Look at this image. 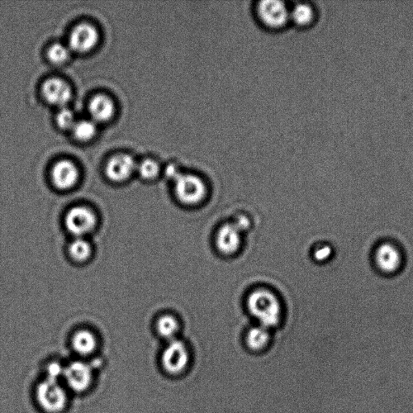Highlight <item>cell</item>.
<instances>
[{
    "instance_id": "obj_17",
    "label": "cell",
    "mask_w": 413,
    "mask_h": 413,
    "mask_svg": "<svg viewBox=\"0 0 413 413\" xmlns=\"http://www.w3.org/2000/svg\"><path fill=\"white\" fill-rule=\"evenodd\" d=\"M245 340L246 344L250 350H262L269 344V330L261 325L255 326L248 331Z\"/></svg>"
},
{
    "instance_id": "obj_22",
    "label": "cell",
    "mask_w": 413,
    "mask_h": 413,
    "mask_svg": "<svg viewBox=\"0 0 413 413\" xmlns=\"http://www.w3.org/2000/svg\"><path fill=\"white\" fill-rule=\"evenodd\" d=\"M137 169L139 170L141 177L145 180L154 179L160 172L159 163L153 159H145L141 161L139 168Z\"/></svg>"
},
{
    "instance_id": "obj_15",
    "label": "cell",
    "mask_w": 413,
    "mask_h": 413,
    "mask_svg": "<svg viewBox=\"0 0 413 413\" xmlns=\"http://www.w3.org/2000/svg\"><path fill=\"white\" fill-rule=\"evenodd\" d=\"M71 345L76 353L81 356L92 354L97 347V339L92 331L80 330L74 334Z\"/></svg>"
},
{
    "instance_id": "obj_21",
    "label": "cell",
    "mask_w": 413,
    "mask_h": 413,
    "mask_svg": "<svg viewBox=\"0 0 413 413\" xmlns=\"http://www.w3.org/2000/svg\"><path fill=\"white\" fill-rule=\"evenodd\" d=\"M47 55H48V59L52 63L61 65L68 61L70 52L68 47L63 44L56 43L50 47Z\"/></svg>"
},
{
    "instance_id": "obj_12",
    "label": "cell",
    "mask_w": 413,
    "mask_h": 413,
    "mask_svg": "<svg viewBox=\"0 0 413 413\" xmlns=\"http://www.w3.org/2000/svg\"><path fill=\"white\" fill-rule=\"evenodd\" d=\"M41 92L47 102L61 108L70 101L72 96L69 85L58 78L46 80L42 85Z\"/></svg>"
},
{
    "instance_id": "obj_6",
    "label": "cell",
    "mask_w": 413,
    "mask_h": 413,
    "mask_svg": "<svg viewBox=\"0 0 413 413\" xmlns=\"http://www.w3.org/2000/svg\"><path fill=\"white\" fill-rule=\"evenodd\" d=\"M373 261L379 272L390 275L401 270L403 257L401 250L396 244L384 241L374 250Z\"/></svg>"
},
{
    "instance_id": "obj_23",
    "label": "cell",
    "mask_w": 413,
    "mask_h": 413,
    "mask_svg": "<svg viewBox=\"0 0 413 413\" xmlns=\"http://www.w3.org/2000/svg\"><path fill=\"white\" fill-rule=\"evenodd\" d=\"M56 121L61 129L66 130H72L76 123L73 112L66 107L61 108L57 114Z\"/></svg>"
},
{
    "instance_id": "obj_27",
    "label": "cell",
    "mask_w": 413,
    "mask_h": 413,
    "mask_svg": "<svg viewBox=\"0 0 413 413\" xmlns=\"http://www.w3.org/2000/svg\"><path fill=\"white\" fill-rule=\"evenodd\" d=\"M165 174H167V177L168 178L174 180L179 177V175L180 174V172L177 165L172 164L168 165Z\"/></svg>"
},
{
    "instance_id": "obj_20",
    "label": "cell",
    "mask_w": 413,
    "mask_h": 413,
    "mask_svg": "<svg viewBox=\"0 0 413 413\" xmlns=\"http://www.w3.org/2000/svg\"><path fill=\"white\" fill-rule=\"evenodd\" d=\"M72 130L76 139L88 141L92 139L97 134L96 123L93 121L76 122Z\"/></svg>"
},
{
    "instance_id": "obj_7",
    "label": "cell",
    "mask_w": 413,
    "mask_h": 413,
    "mask_svg": "<svg viewBox=\"0 0 413 413\" xmlns=\"http://www.w3.org/2000/svg\"><path fill=\"white\" fill-rule=\"evenodd\" d=\"M63 377L70 390L81 393L91 386L93 370L91 365L82 361H74L64 367Z\"/></svg>"
},
{
    "instance_id": "obj_14",
    "label": "cell",
    "mask_w": 413,
    "mask_h": 413,
    "mask_svg": "<svg viewBox=\"0 0 413 413\" xmlns=\"http://www.w3.org/2000/svg\"><path fill=\"white\" fill-rule=\"evenodd\" d=\"M114 112V103L105 94H97L89 103V112L94 122H106L110 120Z\"/></svg>"
},
{
    "instance_id": "obj_2",
    "label": "cell",
    "mask_w": 413,
    "mask_h": 413,
    "mask_svg": "<svg viewBox=\"0 0 413 413\" xmlns=\"http://www.w3.org/2000/svg\"><path fill=\"white\" fill-rule=\"evenodd\" d=\"M38 405L48 413L63 412L68 403V394L59 381L46 378L38 384L36 391Z\"/></svg>"
},
{
    "instance_id": "obj_3",
    "label": "cell",
    "mask_w": 413,
    "mask_h": 413,
    "mask_svg": "<svg viewBox=\"0 0 413 413\" xmlns=\"http://www.w3.org/2000/svg\"><path fill=\"white\" fill-rule=\"evenodd\" d=\"M174 181L177 197L180 202L186 205H197L206 197V185L203 180L196 174L180 173Z\"/></svg>"
},
{
    "instance_id": "obj_24",
    "label": "cell",
    "mask_w": 413,
    "mask_h": 413,
    "mask_svg": "<svg viewBox=\"0 0 413 413\" xmlns=\"http://www.w3.org/2000/svg\"><path fill=\"white\" fill-rule=\"evenodd\" d=\"M64 367L59 363H52L47 368L46 378L59 381L63 376Z\"/></svg>"
},
{
    "instance_id": "obj_9",
    "label": "cell",
    "mask_w": 413,
    "mask_h": 413,
    "mask_svg": "<svg viewBox=\"0 0 413 413\" xmlns=\"http://www.w3.org/2000/svg\"><path fill=\"white\" fill-rule=\"evenodd\" d=\"M99 41V32L96 28L88 23H80L71 32L69 39L70 48L77 53H87L94 48Z\"/></svg>"
},
{
    "instance_id": "obj_13",
    "label": "cell",
    "mask_w": 413,
    "mask_h": 413,
    "mask_svg": "<svg viewBox=\"0 0 413 413\" xmlns=\"http://www.w3.org/2000/svg\"><path fill=\"white\" fill-rule=\"evenodd\" d=\"M241 234L232 223L222 225L216 234V244L218 250L225 255L235 254L241 244Z\"/></svg>"
},
{
    "instance_id": "obj_26",
    "label": "cell",
    "mask_w": 413,
    "mask_h": 413,
    "mask_svg": "<svg viewBox=\"0 0 413 413\" xmlns=\"http://www.w3.org/2000/svg\"><path fill=\"white\" fill-rule=\"evenodd\" d=\"M241 232L249 229L250 226V221L248 217L244 215H240L236 217V219L232 223Z\"/></svg>"
},
{
    "instance_id": "obj_8",
    "label": "cell",
    "mask_w": 413,
    "mask_h": 413,
    "mask_svg": "<svg viewBox=\"0 0 413 413\" xmlns=\"http://www.w3.org/2000/svg\"><path fill=\"white\" fill-rule=\"evenodd\" d=\"M259 17L264 25L270 28L282 27L290 17L285 3L278 0H265L258 6Z\"/></svg>"
},
{
    "instance_id": "obj_1",
    "label": "cell",
    "mask_w": 413,
    "mask_h": 413,
    "mask_svg": "<svg viewBox=\"0 0 413 413\" xmlns=\"http://www.w3.org/2000/svg\"><path fill=\"white\" fill-rule=\"evenodd\" d=\"M247 307L259 325L270 330L281 321L282 308L276 296L265 289H258L250 294Z\"/></svg>"
},
{
    "instance_id": "obj_19",
    "label": "cell",
    "mask_w": 413,
    "mask_h": 413,
    "mask_svg": "<svg viewBox=\"0 0 413 413\" xmlns=\"http://www.w3.org/2000/svg\"><path fill=\"white\" fill-rule=\"evenodd\" d=\"M314 10L307 3L297 4L290 13L293 21L302 26L310 25L314 19Z\"/></svg>"
},
{
    "instance_id": "obj_4",
    "label": "cell",
    "mask_w": 413,
    "mask_h": 413,
    "mask_svg": "<svg viewBox=\"0 0 413 413\" xmlns=\"http://www.w3.org/2000/svg\"><path fill=\"white\" fill-rule=\"evenodd\" d=\"M161 362L165 372L172 376H179L189 367L191 355L182 341L174 339L170 341L163 350Z\"/></svg>"
},
{
    "instance_id": "obj_18",
    "label": "cell",
    "mask_w": 413,
    "mask_h": 413,
    "mask_svg": "<svg viewBox=\"0 0 413 413\" xmlns=\"http://www.w3.org/2000/svg\"><path fill=\"white\" fill-rule=\"evenodd\" d=\"M156 327L159 335L169 341L175 339L179 330V321L172 315L161 316L157 322Z\"/></svg>"
},
{
    "instance_id": "obj_16",
    "label": "cell",
    "mask_w": 413,
    "mask_h": 413,
    "mask_svg": "<svg viewBox=\"0 0 413 413\" xmlns=\"http://www.w3.org/2000/svg\"><path fill=\"white\" fill-rule=\"evenodd\" d=\"M70 258L77 263H84L91 258L92 247L84 237H75L69 245Z\"/></svg>"
},
{
    "instance_id": "obj_5",
    "label": "cell",
    "mask_w": 413,
    "mask_h": 413,
    "mask_svg": "<svg viewBox=\"0 0 413 413\" xmlns=\"http://www.w3.org/2000/svg\"><path fill=\"white\" fill-rule=\"evenodd\" d=\"M97 224V215L86 206L71 208L65 216L66 230L75 237H84L89 234Z\"/></svg>"
},
{
    "instance_id": "obj_10",
    "label": "cell",
    "mask_w": 413,
    "mask_h": 413,
    "mask_svg": "<svg viewBox=\"0 0 413 413\" xmlns=\"http://www.w3.org/2000/svg\"><path fill=\"white\" fill-rule=\"evenodd\" d=\"M137 169L135 160L129 154H121L112 157L106 165V177L115 183L125 182Z\"/></svg>"
},
{
    "instance_id": "obj_11",
    "label": "cell",
    "mask_w": 413,
    "mask_h": 413,
    "mask_svg": "<svg viewBox=\"0 0 413 413\" xmlns=\"http://www.w3.org/2000/svg\"><path fill=\"white\" fill-rule=\"evenodd\" d=\"M52 182L63 191L73 188L79 179V172L76 165L68 160L59 161L51 172Z\"/></svg>"
},
{
    "instance_id": "obj_25",
    "label": "cell",
    "mask_w": 413,
    "mask_h": 413,
    "mask_svg": "<svg viewBox=\"0 0 413 413\" xmlns=\"http://www.w3.org/2000/svg\"><path fill=\"white\" fill-rule=\"evenodd\" d=\"M333 255V250L329 245H323L315 251L314 257L318 262H325Z\"/></svg>"
}]
</instances>
